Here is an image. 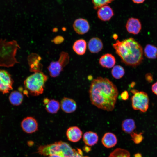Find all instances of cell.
<instances>
[{"instance_id":"obj_1","label":"cell","mask_w":157,"mask_h":157,"mask_svg":"<svg viewBox=\"0 0 157 157\" xmlns=\"http://www.w3.org/2000/svg\"><path fill=\"white\" fill-rule=\"evenodd\" d=\"M89 94L92 105L98 108L111 111L115 108L118 91L116 85L109 79L99 77L92 81Z\"/></svg>"},{"instance_id":"obj_2","label":"cell","mask_w":157,"mask_h":157,"mask_svg":"<svg viewBox=\"0 0 157 157\" xmlns=\"http://www.w3.org/2000/svg\"><path fill=\"white\" fill-rule=\"evenodd\" d=\"M113 47L122 62L126 65L135 67L142 61V47L133 38H129L121 41L117 40Z\"/></svg>"},{"instance_id":"obj_3","label":"cell","mask_w":157,"mask_h":157,"mask_svg":"<svg viewBox=\"0 0 157 157\" xmlns=\"http://www.w3.org/2000/svg\"><path fill=\"white\" fill-rule=\"evenodd\" d=\"M20 47L17 41L0 40V66L9 68L19 63L15 58L17 50Z\"/></svg>"},{"instance_id":"obj_4","label":"cell","mask_w":157,"mask_h":157,"mask_svg":"<svg viewBox=\"0 0 157 157\" xmlns=\"http://www.w3.org/2000/svg\"><path fill=\"white\" fill-rule=\"evenodd\" d=\"M48 78L47 76L42 72H34L24 81L25 90L23 93L26 95L29 94L33 96L42 94Z\"/></svg>"},{"instance_id":"obj_5","label":"cell","mask_w":157,"mask_h":157,"mask_svg":"<svg viewBox=\"0 0 157 157\" xmlns=\"http://www.w3.org/2000/svg\"><path fill=\"white\" fill-rule=\"evenodd\" d=\"M75 149L72 148L67 143L60 141L47 145H41L38 149L37 152L46 156L53 154H59L63 157H72Z\"/></svg>"},{"instance_id":"obj_6","label":"cell","mask_w":157,"mask_h":157,"mask_svg":"<svg viewBox=\"0 0 157 157\" xmlns=\"http://www.w3.org/2000/svg\"><path fill=\"white\" fill-rule=\"evenodd\" d=\"M133 94L131 98L133 108L142 112L147 111L149 101L147 94L144 92L137 90Z\"/></svg>"},{"instance_id":"obj_7","label":"cell","mask_w":157,"mask_h":157,"mask_svg":"<svg viewBox=\"0 0 157 157\" xmlns=\"http://www.w3.org/2000/svg\"><path fill=\"white\" fill-rule=\"evenodd\" d=\"M69 57L68 54L66 52H62L60 54L58 60L51 62L47 69L50 76L52 77L58 76L63 70L64 67L68 63Z\"/></svg>"},{"instance_id":"obj_8","label":"cell","mask_w":157,"mask_h":157,"mask_svg":"<svg viewBox=\"0 0 157 157\" xmlns=\"http://www.w3.org/2000/svg\"><path fill=\"white\" fill-rule=\"evenodd\" d=\"M13 80L11 75L7 71L0 69V92L4 94L13 89Z\"/></svg>"},{"instance_id":"obj_9","label":"cell","mask_w":157,"mask_h":157,"mask_svg":"<svg viewBox=\"0 0 157 157\" xmlns=\"http://www.w3.org/2000/svg\"><path fill=\"white\" fill-rule=\"evenodd\" d=\"M21 126L23 131L28 134L35 132L38 129L37 120L31 116L24 118L21 122Z\"/></svg>"},{"instance_id":"obj_10","label":"cell","mask_w":157,"mask_h":157,"mask_svg":"<svg viewBox=\"0 0 157 157\" xmlns=\"http://www.w3.org/2000/svg\"><path fill=\"white\" fill-rule=\"evenodd\" d=\"M73 26L75 32L80 35H83L88 32L90 29L89 23L87 20L82 18L76 19Z\"/></svg>"},{"instance_id":"obj_11","label":"cell","mask_w":157,"mask_h":157,"mask_svg":"<svg viewBox=\"0 0 157 157\" xmlns=\"http://www.w3.org/2000/svg\"><path fill=\"white\" fill-rule=\"evenodd\" d=\"M125 26L129 33L134 35L138 34L142 28V24L140 20L133 17L128 19Z\"/></svg>"},{"instance_id":"obj_12","label":"cell","mask_w":157,"mask_h":157,"mask_svg":"<svg viewBox=\"0 0 157 157\" xmlns=\"http://www.w3.org/2000/svg\"><path fill=\"white\" fill-rule=\"evenodd\" d=\"M28 60L30 71L34 73L41 72L42 65L40 63L41 58L38 55L32 53L28 56Z\"/></svg>"},{"instance_id":"obj_13","label":"cell","mask_w":157,"mask_h":157,"mask_svg":"<svg viewBox=\"0 0 157 157\" xmlns=\"http://www.w3.org/2000/svg\"><path fill=\"white\" fill-rule=\"evenodd\" d=\"M60 106L65 113H71L76 109L77 105L75 101L70 98L64 97L61 100Z\"/></svg>"},{"instance_id":"obj_14","label":"cell","mask_w":157,"mask_h":157,"mask_svg":"<svg viewBox=\"0 0 157 157\" xmlns=\"http://www.w3.org/2000/svg\"><path fill=\"white\" fill-rule=\"evenodd\" d=\"M98 9L97 12V17L102 21H109L114 15L113 10L108 5L102 6Z\"/></svg>"},{"instance_id":"obj_15","label":"cell","mask_w":157,"mask_h":157,"mask_svg":"<svg viewBox=\"0 0 157 157\" xmlns=\"http://www.w3.org/2000/svg\"><path fill=\"white\" fill-rule=\"evenodd\" d=\"M66 135L69 140L75 142L78 141L81 138L82 132L77 126H71L67 130Z\"/></svg>"},{"instance_id":"obj_16","label":"cell","mask_w":157,"mask_h":157,"mask_svg":"<svg viewBox=\"0 0 157 157\" xmlns=\"http://www.w3.org/2000/svg\"><path fill=\"white\" fill-rule=\"evenodd\" d=\"M103 47V42L98 38L93 37L90 39L88 42V49L91 53H98L101 50Z\"/></svg>"},{"instance_id":"obj_17","label":"cell","mask_w":157,"mask_h":157,"mask_svg":"<svg viewBox=\"0 0 157 157\" xmlns=\"http://www.w3.org/2000/svg\"><path fill=\"white\" fill-rule=\"evenodd\" d=\"M99 63L103 67L110 68L114 66L116 63V59L112 54L107 53L101 56Z\"/></svg>"},{"instance_id":"obj_18","label":"cell","mask_w":157,"mask_h":157,"mask_svg":"<svg viewBox=\"0 0 157 157\" xmlns=\"http://www.w3.org/2000/svg\"><path fill=\"white\" fill-rule=\"evenodd\" d=\"M103 145L107 148H111L115 146L117 143V139L116 135L110 132L105 133L101 139Z\"/></svg>"},{"instance_id":"obj_19","label":"cell","mask_w":157,"mask_h":157,"mask_svg":"<svg viewBox=\"0 0 157 157\" xmlns=\"http://www.w3.org/2000/svg\"><path fill=\"white\" fill-rule=\"evenodd\" d=\"M83 140L85 144L92 146L96 144L98 140V137L95 132L89 131L85 132L83 135Z\"/></svg>"},{"instance_id":"obj_20","label":"cell","mask_w":157,"mask_h":157,"mask_svg":"<svg viewBox=\"0 0 157 157\" xmlns=\"http://www.w3.org/2000/svg\"><path fill=\"white\" fill-rule=\"evenodd\" d=\"M86 42L83 39L77 40L74 43L72 48L74 51L77 54L82 55L84 54L86 49Z\"/></svg>"},{"instance_id":"obj_21","label":"cell","mask_w":157,"mask_h":157,"mask_svg":"<svg viewBox=\"0 0 157 157\" xmlns=\"http://www.w3.org/2000/svg\"><path fill=\"white\" fill-rule=\"evenodd\" d=\"M23 99V95L20 92L14 91L12 92L9 97V100L10 104L13 106L20 105Z\"/></svg>"},{"instance_id":"obj_22","label":"cell","mask_w":157,"mask_h":157,"mask_svg":"<svg viewBox=\"0 0 157 157\" xmlns=\"http://www.w3.org/2000/svg\"><path fill=\"white\" fill-rule=\"evenodd\" d=\"M121 126L124 132L130 134L133 132L136 127L135 122L132 119H127L123 120Z\"/></svg>"},{"instance_id":"obj_23","label":"cell","mask_w":157,"mask_h":157,"mask_svg":"<svg viewBox=\"0 0 157 157\" xmlns=\"http://www.w3.org/2000/svg\"><path fill=\"white\" fill-rule=\"evenodd\" d=\"M45 106L46 111L51 114L57 113L60 107V104L58 101L54 99L49 100Z\"/></svg>"},{"instance_id":"obj_24","label":"cell","mask_w":157,"mask_h":157,"mask_svg":"<svg viewBox=\"0 0 157 157\" xmlns=\"http://www.w3.org/2000/svg\"><path fill=\"white\" fill-rule=\"evenodd\" d=\"M144 52L145 56L148 58L154 59L157 57V47L150 44L146 45Z\"/></svg>"},{"instance_id":"obj_25","label":"cell","mask_w":157,"mask_h":157,"mask_svg":"<svg viewBox=\"0 0 157 157\" xmlns=\"http://www.w3.org/2000/svg\"><path fill=\"white\" fill-rule=\"evenodd\" d=\"M125 74L123 67L119 65L114 66L111 70L112 76L115 78L119 79L122 78Z\"/></svg>"},{"instance_id":"obj_26","label":"cell","mask_w":157,"mask_h":157,"mask_svg":"<svg viewBox=\"0 0 157 157\" xmlns=\"http://www.w3.org/2000/svg\"><path fill=\"white\" fill-rule=\"evenodd\" d=\"M130 153L125 149L117 148L111 152L108 157H130Z\"/></svg>"},{"instance_id":"obj_27","label":"cell","mask_w":157,"mask_h":157,"mask_svg":"<svg viewBox=\"0 0 157 157\" xmlns=\"http://www.w3.org/2000/svg\"><path fill=\"white\" fill-rule=\"evenodd\" d=\"M114 0H92L94 9H98L99 8L111 3Z\"/></svg>"},{"instance_id":"obj_28","label":"cell","mask_w":157,"mask_h":157,"mask_svg":"<svg viewBox=\"0 0 157 157\" xmlns=\"http://www.w3.org/2000/svg\"><path fill=\"white\" fill-rule=\"evenodd\" d=\"M142 133H137L133 132L130 134L132 140L135 144H139L142 141L143 139Z\"/></svg>"},{"instance_id":"obj_29","label":"cell","mask_w":157,"mask_h":157,"mask_svg":"<svg viewBox=\"0 0 157 157\" xmlns=\"http://www.w3.org/2000/svg\"><path fill=\"white\" fill-rule=\"evenodd\" d=\"M72 157H88L87 156H83L82 151L81 149L78 148H77L75 150V152Z\"/></svg>"},{"instance_id":"obj_30","label":"cell","mask_w":157,"mask_h":157,"mask_svg":"<svg viewBox=\"0 0 157 157\" xmlns=\"http://www.w3.org/2000/svg\"><path fill=\"white\" fill-rule=\"evenodd\" d=\"M64 40V38L62 36H58L54 38L53 41L54 43L56 44H59L62 43Z\"/></svg>"},{"instance_id":"obj_31","label":"cell","mask_w":157,"mask_h":157,"mask_svg":"<svg viewBox=\"0 0 157 157\" xmlns=\"http://www.w3.org/2000/svg\"><path fill=\"white\" fill-rule=\"evenodd\" d=\"M145 79L148 83H151L153 80L152 75L150 73L147 74L145 76Z\"/></svg>"},{"instance_id":"obj_32","label":"cell","mask_w":157,"mask_h":157,"mask_svg":"<svg viewBox=\"0 0 157 157\" xmlns=\"http://www.w3.org/2000/svg\"><path fill=\"white\" fill-rule=\"evenodd\" d=\"M121 96L123 100H126L128 99L129 95L127 91H124L122 93Z\"/></svg>"},{"instance_id":"obj_33","label":"cell","mask_w":157,"mask_h":157,"mask_svg":"<svg viewBox=\"0 0 157 157\" xmlns=\"http://www.w3.org/2000/svg\"><path fill=\"white\" fill-rule=\"evenodd\" d=\"M151 90L152 92L157 95V82L153 84L151 87Z\"/></svg>"},{"instance_id":"obj_34","label":"cell","mask_w":157,"mask_h":157,"mask_svg":"<svg viewBox=\"0 0 157 157\" xmlns=\"http://www.w3.org/2000/svg\"><path fill=\"white\" fill-rule=\"evenodd\" d=\"M145 0H132L135 3L139 4L143 3Z\"/></svg>"},{"instance_id":"obj_35","label":"cell","mask_w":157,"mask_h":157,"mask_svg":"<svg viewBox=\"0 0 157 157\" xmlns=\"http://www.w3.org/2000/svg\"><path fill=\"white\" fill-rule=\"evenodd\" d=\"M48 157H63L61 155L59 154H53L48 156Z\"/></svg>"},{"instance_id":"obj_36","label":"cell","mask_w":157,"mask_h":157,"mask_svg":"<svg viewBox=\"0 0 157 157\" xmlns=\"http://www.w3.org/2000/svg\"><path fill=\"white\" fill-rule=\"evenodd\" d=\"M50 99L47 98H45L43 100V103L45 105H46L49 102Z\"/></svg>"},{"instance_id":"obj_37","label":"cell","mask_w":157,"mask_h":157,"mask_svg":"<svg viewBox=\"0 0 157 157\" xmlns=\"http://www.w3.org/2000/svg\"><path fill=\"white\" fill-rule=\"evenodd\" d=\"M134 157H142V154L140 153H137L134 156Z\"/></svg>"},{"instance_id":"obj_38","label":"cell","mask_w":157,"mask_h":157,"mask_svg":"<svg viewBox=\"0 0 157 157\" xmlns=\"http://www.w3.org/2000/svg\"><path fill=\"white\" fill-rule=\"evenodd\" d=\"M135 85V82H132V83H131V87H133Z\"/></svg>"},{"instance_id":"obj_39","label":"cell","mask_w":157,"mask_h":157,"mask_svg":"<svg viewBox=\"0 0 157 157\" xmlns=\"http://www.w3.org/2000/svg\"><path fill=\"white\" fill-rule=\"evenodd\" d=\"M115 35H114V36L113 35V37L114 38V39L117 38V35L116 36V35H115Z\"/></svg>"}]
</instances>
